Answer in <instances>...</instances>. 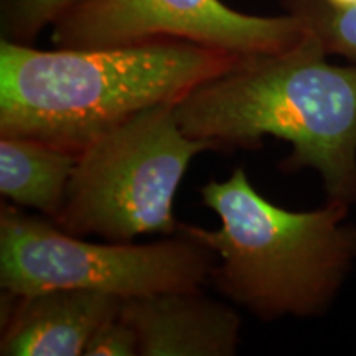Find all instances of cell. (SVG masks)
I'll return each mask as SVG.
<instances>
[{
	"instance_id": "3957f363",
	"label": "cell",
	"mask_w": 356,
	"mask_h": 356,
	"mask_svg": "<svg viewBox=\"0 0 356 356\" xmlns=\"http://www.w3.org/2000/svg\"><path fill=\"white\" fill-rule=\"evenodd\" d=\"M218 229L180 225L220 257L211 277L222 296L256 317L309 318L328 310L356 261L350 207L328 202L312 211H289L267 202L238 167L225 181L202 188Z\"/></svg>"
},
{
	"instance_id": "8fae6325",
	"label": "cell",
	"mask_w": 356,
	"mask_h": 356,
	"mask_svg": "<svg viewBox=\"0 0 356 356\" xmlns=\"http://www.w3.org/2000/svg\"><path fill=\"white\" fill-rule=\"evenodd\" d=\"M83 0H2V40L30 44L47 25H55Z\"/></svg>"
},
{
	"instance_id": "52a82bcc",
	"label": "cell",
	"mask_w": 356,
	"mask_h": 356,
	"mask_svg": "<svg viewBox=\"0 0 356 356\" xmlns=\"http://www.w3.org/2000/svg\"><path fill=\"white\" fill-rule=\"evenodd\" d=\"M8 296L2 320V356H79L97 328L119 317L124 299L88 289H53Z\"/></svg>"
},
{
	"instance_id": "30bf717a",
	"label": "cell",
	"mask_w": 356,
	"mask_h": 356,
	"mask_svg": "<svg viewBox=\"0 0 356 356\" xmlns=\"http://www.w3.org/2000/svg\"><path fill=\"white\" fill-rule=\"evenodd\" d=\"M287 13L299 19L328 55L356 63V3L335 6L328 0H280Z\"/></svg>"
},
{
	"instance_id": "9c48e42d",
	"label": "cell",
	"mask_w": 356,
	"mask_h": 356,
	"mask_svg": "<svg viewBox=\"0 0 356 356\" xmlns=\"http://www.w3.org/2000/svg\"><path fill=\"white\" fill-rule=\"evenodd\" d=\"M78 154L19 136L0 139V193L19 207H30L51 221L65 207Z\"/></svg>"
},
{
	"instance_id": "ba28073f",
	"label": "cell",
	"mask_w": 356,
	"mask_h": 356,
	"mask_svg": "<svg viewBox=\"0 0 356 356\" xmlns=\"http://www.w3.org/2000/svg\"><path fill=\"white\" fill-rule=\"evenodd\" d=\"M121 318L132 328L139 356H233L241 317L198 291L126 299Z\"/></svg>"
},
{
	"instance_id": "7a4b0ae2",
	"label": "cell",
	"mask_w": 356,
	"mask_h": 356,
	"mask_svg": "<svg viewBox=\"0 0 356 356\" xmlns=\"http://www.w3.org/2000/svg\"><path fill=\"white\" fill-rule=\"evenodd\" d=\"M238 58L185 40L47 51L2 40L0 136L79 154L127 118L178 101Z\"/></svg>"
},
{
	"instance_id": "6da1fadb",
	"label": "cell",
	"mask_w": 356,
	"mask_h": 356,
	"mask_svg": "<svg viewBox=\"0 0 356 356\" xmlns=\"http://www.w3.org/2000/svg\"><path fill=\"white\" fill-rule=\"evenodd\" d=\"M327 56L309 30L287 50L239 56L175 101L177 121L215 150L287 140L284 168H314L328 202L356 204V66Z\"/></svg>"
},
{
	"instance_id": "5b68a950",
	"label": "cell",
	"mask_w": 356,
	"mask_h": 356,
	"mask_svg": "<svg viewBox=\"0 0 356 356\" xmlns=\"http://www.w3.org/2000/svg\"><path fill=\"white\" fill-rule=\"evenodd\" d=\"M215 257L210 248L184 233L152 244H97L12 204L0 210V286L15 297L88 289L126 300L198 291L210 280Z\"/></svg>"
},
{
	"instance_id": "4fadbf2b",
	"label": "cell",
	"mask_w": 356,
	"mask_h": 356,
	"mask_svg": "<svg viewBox=\"0 0 356 356\" xmlns=\"http://www.w3.org/2000/svg\"><path fill=\"white\" fill-rule=\"evenodd\" d=\"M328 2L335 3V6H353L356 0H328Z\"/></svg>"
},
{
	"instance_id": "277c9868",
	"label": "cell",
	"mask_w": 356,
	"mask_h": 356,
	"mask_svg": "<svg viewBox=\"0 0 356 356\" xmlns=\"http://www.w3.org/2000/svg\"><path fill=\"white\" fill-rule=\"evenodd\" d=\"M173 104L142 109L84 147L58 228L111 243L180 228L172 211L178 185L195 155L215 149L181 131Z\"/></svg>"
},
{
	"instance_id": "8992f818",
	"label": "cell",
	"mask_w": 356,
	"mask_h": 356,
	"mask_svg": "<svg viewBox=\"0 0 356 356\" xmlns=\"http://www.w3.org/2000/svg\"><path fill=\"white\" fill-rule=\"evenodd\" d=\"M307 33L299 19L249 15L221 0H83L53 25L58 48H109L185 40L246 56L287 50Z\"/></svg>"
},
{
	"instance_id": "7c38bea8",
	"label": "cell",
	"mask_w": 356,
	"mask_h": 356,
	"mask_svg": "<svg viewBox=\"0 0 356 356\" xmlns=\"http://www.w3.org/2000/svg\"><path fill=\"white\" fill-rule=\"evenodd\" d=\"M86 356H137L139 343L136 333L119 317L111 318L97 328L84 350Z\"/></svg>"
}]
</instances>
